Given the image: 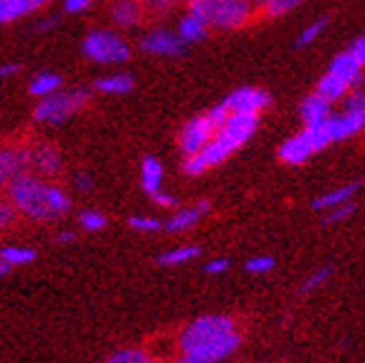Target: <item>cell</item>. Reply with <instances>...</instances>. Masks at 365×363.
Masks as SVG:
<instances>
[{
	"instance_id": "6da1fadb",
	"label": "cell",
	"mask_w": 365,
	"mask_h": 363,
	"mask_svg": "<svg viewBox=\"0 0 365 363\" xmlns=\"http://www.w3.org/2000/svg\"><path fill=\"white\" fill-rule=\"evenodd\" d=\"M190 14L218 29H243L257 23L250 0H190Z\"/></svg>"
},
{
	"instance_id": "7a4b0ae2",
	"label": "cell",
	"mask_w": 365,
	"mask_h": 363,
	"mask_svg": "<svg viewBox=\"0 0 365 363\" xmlns=\"http://www.w3.org/2000/svg\"><path fill=\"white\" fill-rule=\"evenodd\" d=\"M7 194H9V203L16 208V212L25 214L27 219L31 221L56 219L47 201V183H43L31 172L16 174L7 185Z\"/></svg>"
},
{
	"instance_id": "3957f363",
	"label": "cell",
	"mask_w": 365,
	"mask_h": 363,
	"mask_svg": "<svg viewBox=\"0 0 365 363\" xmlns=\"http://www.w3.org/2000/svg\"><path fill=\"white\" fill-rule=\"evenodd\" d=\"M232 332H236L234 319H230L225 315H203V317L194 319L187 328L180 332L178 346L182 352H190L198 346H203V343L216 341V339L232 334Z\"/></svg>"
},
{
	"instance_id": "277c9868",
	"label": "cell",
	"mask_w": 365,
	"mask_h": 363,
	"mask_svg": "<svg viewBox=\"0 0 365 363\" xmlns=\"http://www.w3.org/2000/svg\"><path fill=\"white\" fill-rule=\"evenodd\" d=\"M89 92L87 89H74V92H56L47 96L43 103H38L34 112V118L38 123H49V125H61L67 121L71 114H76L78 110L87 105Z\"/></svg>"
},
{
	"instance_id": "5b68a950",
	"label": "cell",
	"mask_w": 365,
	"mask_h": 363,
	"mask_svg": "<svg viewBox=\"0 0 365 363\" xmlns=\"http://www.w3.org/2000/svg\"><path fill=\"white\" fill-rule=\"evenodd\" d=\"M83 49L96 63H123L130 58V47L112 31H91L83 43Z\"/></svg>"
},
{
	"instance_id": "8992f818",
	"label": "cell",
	"mask_w": 365,
	"mask_h": 363,
	"mask_svg": "<svg viewBox=\"0 0 365 363\" xmlns=\"http://www.w3.org/2000/svg\"><path fill=\"white\" fill-rule=\"evenodd\" d=\"M257 127H259V114H230V118L216 132L214 138L232 154L257 132Z\"/></svg>"
},
{
	"instance_id": "52a82bcc",
	"label": "cell",
	"mask_w": 365,
	"mask_h": 363,
	"mask_svg": "<svg viewBox=\"0 0 365 363\" xmlns=\"http://www.w3.org/2000/svg\"><path fill=\"white\" fill-rule=\"evenodd\" d=\"M216 132H218V127H216V123L210 118V114H203V116L192 118V121L180 130V134H178L180 152L185 154V156L198 154V152L203 150L205 145L216 136Z\"/></svg>"
},
{
	"instance_id": "ba28073f",
	"label": "cell",
	"mask_w": 365,
	"mask_h": 363,
	"mask_svg": "<svg viewBox=\"0 0 365 363\" xmlns=\"http://www.w3.org/2000/svg\"><path fill=\"white\" fill-rule=\"evenodd\" d=\"M239 346H241V334L232 332L216 341L203 343V346H198L190 352H182V357L176 363H218L225 357H230L232 352H236Z\"/></svg>"
},
{
	"instance_id": "9c48e42d",
	"label": "cell",
	"mask_w": 365,
	"mask_h": 363,
	"mask_svg": "<svg viewBox=\"0 0 365 363\" xmlns=\"http://www.w3.org/2000/svg\"><path fill=\"white\" fill-rule=\"evenodd\" d=\"M221 105L230 114H259L261 110L272 105V96L263 92V89L243 87V89H236L234 94H230Z\"/></svg>"
},
{
	"instance_id": "30bf717a",
	"label": "cell",
	"mask_w": 365,
	"mask_h": 363,
	"mask_svg": "<svg viewBox=\"0 0 365 363\" xmlns=\"http://www.w3.org/2000/svg\"><path fill=\"white\" fill-rule=\"evenodd\" d=\"M31 170L43 176H56L63 170V156L56 145L36 143L31 145Z\"/></svg>"
},
{
	"instance_id": "8fae6325",
	"label": "cell",
	"mask_w": 365,
	"mask_h": 363,
	"mask_svg": "<svg viewBox=\"0 0 365 363\" xmlns=\"http://www.w3.org/2000/svg\"><path fill=\"white\" fill-rule=\"evenodd\" d=\"M140 47L150 53H163V56H180L185 51L187 43L180 39V36H174L170 31L156 29L152 34H148L140 41Z\"/></svg>"
},
{
	"instance_id": "7c38bea8",
	"label": "cell",
	"mask_w": 365,
	"mask_h": 363,
	"mask_svg": "<svg viewBox=\"0 0 365 363\" xmlns=\"http://www.w3.org/2000/svg\"><path fill=\"white\" fill-rule=\"evenodd\" d=\"M312 154H314V148H312V143H309L305 130L297 136L287 138L279 148V158L287 163V165H301V163H305Z\"/></svg>"
},
{
	"instance_id": "4fadbf2b",
	"label": "cell",
	"mask_w": 365,
	"mask_h": 363,
	"mask_svg": "<svg viewBox=\"0 0 365 363\" xmlns=\"http://www.w3.org/2000/svg\"><path fill=\"white\" fill-rule=\"evenodd\" d=\"M109 14H112L114 23H118L120 27H136L148 18L140 0H112Z\"/></svg>"
},
{
	"instance_id": "5bb4252c",
	"label": "cell",
	"mask_w": 365,
	"mask_h": 363,
	"mask_svg": "<svg viewBox=\"0 0 365 363\" xmlns=\"http://www.w3.org/2000/svg\"><path fill=\"white\" fill-rule=\"evenodd\" d=\"M363 185V180H352V183L348 185H341L336 190H330V192H325L321 194L319 198H314L312 201V208L314 210H332L336 205H343V203H350L352 201V196L361 190Z\"/></svg>"
},
{
	"instance_id": "9a60e30c",
	"label": "cell",
	"mask_w": 365,
	"mask_h": 363,
	"mask_svg": "<svg viewBox=\"0 0 365 363\" xmlns=\"http://www.w3.org/2000/svg\"><path fill=\"white\" fill-rule=\"evenodd\" d=\"M210 212V203L207 201H200L198 205H194V208H185V210H180V212H176L172 219L165 223V230L168 232H185V230H190V227H194L203 216Z\"/></svg>"
},
{
	"instance_id": "2e32d148",
	"label": "cell",
	"mask_w": 365,
	"mask_h": 363,
	"mask_svg": "<svg viewBox=\"0 0 365 363\" xmlns=\"http://www.w3.org/2000/svg\"><path fill=\"white\" fill-rule=\"evenodd\" d=\"M327 116H330V101L323 98L321 94H309L303 103H301V118L305 123V127H312L323 123Z\"/></svg>"
},
{
	"instance_id": "e0dca14e",
	"label": "cell",
	"mask_w": 365,
	"mask_h": 363,
	"mask_svg": "<svg viewBox=\"0 0 365 363\" xmlns=\"http://www.w3.org/2000/svg\"><path fill=\"white\" fill-rule=\"evenodd\" d=\"M21 160H18V143H0V188L9 185V180L21 174Z\"/></svg>"
},
{
	"instance_id": "ac0fdd59",
	"label": "cell",
	"mask_w": 365,
	"mask_h": 363,
	"mask_svg": "<svg viewBox=\"0 0 365 363\" xmlns=\"http://www.w3.org/2000/svg\"><path fill=\"white\" fill-rule=\"evenodd\" d=\"M363 125H365V112H345L341 116H332L334 140L354 136L356 132L363 130Z\"/></svg>"
},
{
	"instance_id": "d6986e66",
	"label": "cell",
	"mask_w": 365,
	"mask_h": 363,
	"mask_svg": "<svg viewBox=\"0 0 365 363\" xmlns=\"http://www.w3.org/2000/svg\"><path fill=\"white\" fill-rule=\"evenodd\" d=\"M140 183H143V190L148 192L150 196L160 190V183H163V165L158 163V158H154V156H145L143 158V165H140Z\"/></svg>"
},
{
	"instance_id": "ffe728a7",
	"label": "cell",
	"mask_w": 365,
	"mask_h": 363,
	"mask_svg": "<svg viewBox=\"0 0 365 363\" xmlns=\"http://www.w3.org/2000/svg\"><path fill=\"white\" fill-rule=\"evenodd\" d=\"M359 71H361V65L352 58L350 51L348 53H341V56L330 67V74L336 76V78H341L348 87L354 85V83H359V76H361Z\"/></svg>"
},
{
	"instance_id": "44dd1931",
	"label": "cell",
	"mask_w": 365,
	"mask_h": 363,
	"mask_svg": "<svg viewBox=\"0 0 365 363\" xmlns=\"http://www.w3.org/2000/svg\"><path fill=\"white\" fill-rule=\"evenodd\" d=\"M200 257V247L196 245H182V247H174V250H168V252H163L160 257L156 259L158 265H182V263H190L194 259Z\"/></svg>"
},
{
	"instance_id": "7402d4cb",
	"label": "cell",
	"mask_w": 365,
	"mask_h": 363,
	"mask_svg": "<svg viewBox=\"0 0 365 363\" xmlns=\"http://www.w3.org/2000/svg\"><path fill=\"white\" fill-rule=\"evenodd\" d=\"M61 76L56 74H49V71H45V74H38L31 85H29V92L34 96H51V94H56V89L61 87Z\"/></svg>"
},
{
	"instance_id": "603a6c76",
	"label": "cell",
	"mask_w": 365,
	"mask_h": 363,
	"mask_svg": "<svg viewBox=\"0 0 365 363\" xmlns=\"http://www.w3.org/2000/svg\"><path fill=\"white\" fill-rule=\"evenodd\" d=\"M105 363H158L150 352L145 350H138V348H123V350H116L107 357Z\"/></svg>"
},
{
	"instance_id": "cb8c5ba5",
	"label": "cell",
	"mask_w": 365,
	"mask_h": 363,
	"mask_svg": "<svg viewBox=\"0 0 365 363\" xmlns=\"http://www.w3.org/2000/svg\"><path fill=\"white\" fill-rule=\"evenodd\" d=\"M132 87H134V78L127 74H116V76L96 81V89L107 94H125V92H130Z\"/></svg>"
},
{
	"instance_id": "d4e9b609",
	"label": "cell",
	"mask_w": 365,
	"mask_h": 363,
	"mask_svg": "<svg viewBox=\"0 0 365 363\" xmlns=\"http://www.w3.org/2000/svg\"><path fill=\"white\" fill-rule=\"evenodd\" d=\"M178 31H180V39L185 41V43H190V41H200V39H205L207 25H205L203 21H198V18H194V16L190 14V16H185V18H182V21H180Z\"/></svg>"
},
{
	"instance_id": "484cf974",
	"label": "cell",
	"mask_w": 365,
	"mask_h": 363,
	"mask_svg": "<svg viewBox=\"0 0 365 363\" xmlns=\"http://www.w3.org/2000/svg\"><path fill=\"white\" fill-rule=\"evenodd\" d=\"M345 89H348V85H345L341 78L332 76L330 71H327V74L317 85V94H321L327 101H334V98H341L345 94Z\"/></svg>"
},
{
	"instance_id": "4316f807",
	"label": "cell",
	"mask_w": 365,
	"mask_h": 363,
	"mask_svg": "<svg viewBox=\"0 0 365 363\" xmlns=\"http://www.w3.org/2000/svg\"><path fill=\"white\" fill-rule=\"evenodd\" d=\"M0 259L7 261L11 267L16 265H27L36 259V250L31 247H18V245H7L0 250Z\"/></svg>"
},
{
	"instance_id": "83f0119b",
	"label": "cell",
	"mask_w": 365,
	"mask_h": 363,
	"mask_svg": "<svg viewBox=\"0 0 365 363\" xmlns=\"http://www.w3.org/2000/svg\"><path fill=\"white\" fill-rule=\"evenodd\" d=\"M31 9L29 0H0V23L14 21L16 16L27 14Z\"/></svg>"
},
{
	"instance_id": "f1b7e54d",
	"label": "cell",
	"mask_w": 365,
	"mask_h": 363,
	"mask_svg": "<svg viewBox=\"0 0 365 363\" xmlns=\"http://www.w3.org/2000/svg\"><path fill=\"white\" fill-rule=\"evenodd\" d=\"M47 201H49L53 216H63L65 212H69V205H71L69 196L58 185H47Z\"/></svg>"
},
{
	"instance_id": "f546056e",
	"label": "cell",
	"mask_w": 365,
	"mask_h": 363,
	"mask_svg": "<svg viewBox=\"0 0 365 363\" xmlns=\"http://www.w3.org/2000/svg\"><path fill=\"white\" fill-rule=\"evenodd\" d=\"M332 272H334L332 265H323L317 272H312V275L305 279V283L301 285V295H309V292H314V290H319L327 279L332 277Z\"/></svg>"
},
{
	"instance_id": "4dcf8cb0",
	"label": "cell",
	"mask_w": 365,
	"mask_h": 363,
	"mask_svg": "<svg viewBox=\"0 0 365 363\" xmlns=\"http://www.w3.org/2000/svg\"><path fill=\"white\" fill-rule=\"evenodd\" d=\"M354 212H356V205H354L352 201H350V203H343V205H336V208H332V210H327L323 223H327V225L343 223V221H348Z\"/></svg>"
},
{
	"instance_id": "1f68e13d",
	"label": "cell",
	"mask_w": 365,
	"mask_h": 363,
	"mask_svg": "<svg viewBox=\"0 0 365 363\" xmlns=\"http://www.w3.org/2000/svg\"><path fill=\"white\" fill-rule=\"evenodd\" d=\"M143 7H145V14H148V18H163V16H168L174 5H176V0H140Z\"/></svg>"
},
{
	"instance_id": "d6a6232c",
	"label": "cell",
	"mask_w": 365,
	"mask_h": 363,
	"mask_svg": "<svg viewBox=\"0 0 365 363\" xmlns=\"http://www.w3.org/2000/svg\"><path fill=\"white\" fill-rule=\"evenodd\" d=\"M78 223H81L87 232H98V230L105 227L107 219H105V216H103L101 212H96V210H85V212H81V216H78Z\"/></svg>"
},
{
	"instance_id": "836d02e7",
	"label": "cell",
	"mask_w": 365,
	"mask_h": 363,
	"mask_svg": "<svg viewBox=\"0 0 365 363\" xmlns=\"http://www.w3.org/2000/svg\"><path fill=\"white\" fill-rule=\"evenodd\" d=\"M274 259L272 257H267V254H263V257H252V259H247V263H245V270L250 272V275H267V272H272L274 270Z\"/></svg>"
},
{
	"instance_id": "e575fe53",
	"label": "cell",
	"mask_w": 365,
	"mask_h": 363,
	"mask_svg": "<svg viewBox=\"0 0 365 363\" xmlns=\"http://www.w3.org/2000/svg\"><path fill=\"white\" fill-rule=\"evenodd\" d=\"M299 3H303V0H269L265 18H279V16L287 14L289 9H294Z\"/></svg>"
},
{
	"instance_id": "d590c367",
	"label": "cell",
	"mask_w": 365,
	"mask_h": 363,
	"mask_svg": "<svg viewBox=\"0 0 365 363\" xmlns=\"http://www.w3.org/2000/svg\"><path fill=\"white\" fill-rule=\"evenodd\" d=\"M127 223H130V227L136 232H156L163 227V223L158 219H152V216H132Z\"/></svg>"
},
{
	"instance_id": "8d00e7d4",
	"label": "cell",
	"mask_w": 365,
	"mask_h": 363,
	"mask_svg": "<svg viewBox=\"0 0 365 363\" xmlns=\"http://www.w3.org/2000/svg\"><path fill=\"white\" fill-rule=\"evenodd\" d=\"M327 25V16H323V18H319V21L312 25V27H307L305 31H303V36H301V39L297 41V47H305L307 43H312L314 39H317V36L321 34V29Z\"/></svg>"
},
{
	"instance_id": "74e56055",
	"label": "cell",
	"mask_w": 365,
	"mask_h": 363,
	"mask_svg": "<svg viewBox=\"0 0 365 363\" xmlns=\"http://www.w3.org/2000/svg\"><path fill=\"white\" fill-rule=\"evenodd\" d=\"M345 112H365V92H354L345 101Z\"/></svg>"
},
{
	"instance_id": "f35d334b",
	"label": "cell",
	"mask_w": 365,
	"mask_h": 363,
	"mask_svg": "<svg viewBox=\"0 0 365 363\" xmlns=\"http://www.w3.org/2000/svg\"><path fill=\"white\" fill-rule=\"evenodd\" d=\"M16 219V208L9 201H0V227L11 225Z\"/></svg>"
},
{
	"instance_id": "ab89813d",
	"label": "cell",
	"mask_w": 365,
	"mask_h": 363,
	"mask_svg": "<svg viewBox=\"0 0 365 363\" xmlns=\"http://www.w3.org/2000/svg\"><path fill=\"white\" fill-rule=\"evenodd\" d=\"M230 267V261L227 259H212L205 263V275H212V277H218V275H223V272Z\"/></svg>"
},
{
	"instance_id": "60d3db41",
	"label": "cell",
	"mask_w": 365,
	"mask_h": 363,
	"mask_svg": "<svg viewBox=\"0 0 365 363\" xmlns=\"http://www.w3.org/2000/svg\"><path fill=\"white\" fill-rule=\"evenodd\" d=\"M152 201L156 205H163V208H174L176 205V198L172 194H168V192H163V190H158L156 194H152Z\"/></svg>"
},
{
	"instance_id": "b9f144b4",
	"label": "cell",
	"mask_w": 365,
	"mask_h": 363,
	"mask_svg": "<svg viewBox=\"0 0 365 363\" xmlns=\"http://www.w3.org/2000/svg\"><path fill=\"white\" fill-rule=\"evenodd\" d=\"M350 53H352V58H354L361 67L365 65V36H363V39H359V41L352 45Z\"/></svg>"
},
{
	"instance_id": "7bdbcfd3",
	"label": "cell",
	"mask_w": 365,
	"mask_h": 363,
	"mask_svg": "<svg viewBox=\"0 0 365 363\" xmlns=\"http://www.w3.org/2000/svg\"><path fill=\"white\" fill-rule=\"evenodd\" d=\"M250 3L254 7V14H257V23L259 21H265V11H267L269 0H250Z\"/></svg>"
},
{
	"instance_id": "ee69618b",
	"label": "cell",
	"mask_w": 365,
	"mask_h": 363,
	"mask_svg": "<svg viewBox=\"0 0 365 363\" xmlns=\"http://www.w3.org/2000/svg\"><path fill=\"white\" fill-rule=\"evenodd\" d=\"M76 188L81 192H91V190H94V180H91L87 174H78L76 176Z\"/></svg>"
},
{
	"instance_id": "f6af8a7d",
	"label": "cell",
	"mask_w": 365,
	"mask_h": 363,
	"mask_svg": "<svg viewBox=\"0 0 365 363\" xmlns=\"http://www.w3.org/2000/svg\"><path fill=\"white\" fill-rule=\"evenodd\" d=\"M89 3L91 0H67L65 7H67V11H83Z\"/></svg>"
},
{
	"instance_id": "bcb514c9",
	"label": "cell",
	"mask_w": 365,
	"mask_h": 363,
	"mask_svg": "<svg viewBox=\"0 0 365 363\" xmlns=\"http://www.w3.org/2000/svg\"><path fill=\"white\" fill-rule=\"evenodd\" d=\"M56 241L58 243H71V241H76V234L74 232H58L56 234Z\"/></svg>"
},
{
	"instance_id": "7dc6e473",
	"label": "cell",
	"mask_w": 365,
	"mask_h": 363,
	"mask_svg": "<svg viewBox=\"0 0 365 363\" xmlns=\"http://www.w3.org/2000/svg\"><path fill=\"white\" fill-rule=\"evenodd\" d=\"M18 69H21V65H3V67H0V76H11L14 74V71H18Z\"/></svg>"
},
{
	"instance_id": "c3c4849f",
	"label": "cell",
	"mask_w": 365,
	"mask_h": 363,
	"mask_svg": "<svg viewBox=\"0 0 365 363\" xmlns=\"http://www.w3.org/2000/svg\"><path fill=\"white\" fill-rule=\"evenodd\" d=\"M9 272H11V265H9L7 261H3V259H0V277L9 275Z\"/></svg>"
},
{
	"instance_id": "681fc988",
	"label": "cell",
	"mask_w": 365,
	"mask_h": 363,
	"mask_svg": "<svg viewBox=\"0 0 365 363\" xmlns=\"http://www.w3.org/2000/svg\"><path fill=\"white\" fill-rule=\"evenodd\" d=\"M29 3H31V9H36V7H41V5H45V3H47V0H29Z\"/></svg>"
}]
</instances>
